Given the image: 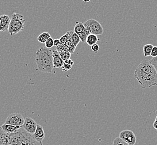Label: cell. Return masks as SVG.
I'll return each mask as SVG.
<instances>
[{
  "instance_id": "obj_6",
  "label": "cell",
  "mask_w": 157,
  "mask_h": 145,
  "mask_svg": "<svg viewBox=\"0 0 157 145\" xmlns=\"http://www.w3.org/2000/svg\"><path fill=\"white\" fill-rule=\"evenodd\" d=\"M25 119L22 115L19 113H14L10 114L6 120L5 123L15 126L22 127Z\"/></svg>"
},
{
  "instance_id": "obj_4",
  "label": "cell",
  "mask_w": 157,
  "mask_h": 145,
  "mask_svg": "<svg viewBox=\"0 0 157 145\" xmlns=\"http://www.w3.org/2000/svg\"><path fill=\"white\" fill-rule=\"evenodd\" d=\"M25 20L22 15L13 13L11 18L8 32L10 35H15L21 32L25 27Z\"/></svg>"
},
{
  "instance_id": "obj_9",
  "label": "cell",
  "mask_w": 157,
  "mask_h": 145,
  "mask_svg": "<svg viewBox=\"0 0 157 145\" xmlns=\"http://www.w3.org/2000/svg\"><path fill=\"white\" fill-rule=\"evenodd\" d=\"M22 127L26 132L33 135L37 128V124L33 118L28 117L25 118Z\"/></svg>"
},
{
  "instance_id": "obj_20",
  "label": "cell",
  "mask_w": 157,
  "mask_h": 145,
  "mask_svg": "<svg viewBox=\"0 0 157 145\" xmlns=\"http://www.w3.org/2000/svg\"><path fill=\"white\" fill-rule=\"evenodd\" d=\"M66 45L68 47L69 52H70L71 54H73V53L75 52V51L76 46H75V45H74V44L73 43L72 41L71 40V39L69 40V41H68L66 43Z\"/></svg>"
},
{
  "instance_id": "obj_11",
  "label": "cell",
  "mask_w": 157,
  "mask_h": 145,
  "mask_svg": "<svg viewBox=\"0 0 157 145\" xmlns=\"http://www.w3.org/2000/svg\"><path fill=\"white\" fill-rule=\"evenodd\" d=\"M53 62L54 68H62L64 64V60L60 56L58 51L57 50H53Z\"/></svg>"
},
{
  "instance_id": "obj_28",
  "label": "cell",
  "mask_w": 157,
  "mask_h": 145,
  "mask_svg": "<svg viewBox=\"0 0 157 145\" xmlns=\"http://www.w3.org/2000/svg\"><path fill=\"white\" fill-rule=\"evenodd\" d=\"M61 44H60V42L59 39H54V45L57 47L58 46H59Z\"/></svg>"
},
{
  "instance_id": "obj_26",
  "label": "cell",
  "mask_w": 157,
  "mask_h": 145,
  "mask_svg": "<svg viewBox=\"0 0 157 145\" xmlns=\"http://www.w3.org/2000/svg\"><path fill=\"white\" fill-rule=\"evenodd\" d=\"M151 56L153 58L157 57V46L153 47L152 51H151Z\"/></svg>"
},
{
  "instance_id": "obj_17",
  "label": "cell",
  "mask_w": 157,
  "mask_h": 145,
  "mask_svg": "<svg viewBox=\"0 0 157 145\" xmlns=\"http://www.w3.org/2000/svg\"><path fill=\"white\" fill-rule=\"evenodd\" d=\"M73 32V31L67 32L66 34H65L64 35H63L61 38H60L59 40L61 44H66L67 41H69V40L71 39V34Z\"/></svg>"
},
{
  "instance_id": "obj_31",
  "label": "cell",
  "mask_w": 157,
  "mask_h": 145,
  "mask_svg": "<svg viewBox=\"0 0 157 145\" xmlns=\"http://www.w3.org/2000/svg\"><path fill=\"white\" fill-rule=\"evenodd\" d=\"M155 113L157 114V110H156V111H155Z\"/></svg>"
},
{
  "instance_id": "obj_23",
  "label": "cell",
  "mask_w": 157,
  "mask_h": 145,
  "mask_svg": "<svg viewBox=\"0 0 157 145\" xmlns=\"http://www.w3.org/2000/svg\"><path fill=\"white\" fill-rule=\"evenodd\" d=\"M72 66L69 65V64H67L64 63L63 64V66L62 67V71L64 72H66L67 71H68L70 69H71Z\"/></svg>"
},
{
  "instance_id": "obj_16",
  "label": "cell",
  "mask_w": 157,
  "mask_h": 145,
  "mask_svg": "<svg viewBox=\"0 0 157 145\" xmlns=\"http://www.w3.org/2000/svg\"><path fill=\"white\" fill-rule=\"evenodd\" d=\"M153 47L154 46L151 44H147L144 46L143 53L145 57H148L151 56V53Z\"/></svg>"
},
{
  "instance_id": "obj_2",
  "label": "cell",
  "mask_w": 157,
  "mask_h": 145,
  "mask_svg": "<svg viewBox=\"0 0 157 145\" xmlns=\"http://www.w3.org/2000/svg\"><path fill=\"white\" fill-rule=\"evenodd\" d=\"M134 76L143 88L157 85V71L150 61L143 60L134 71Z\"/></svg>"
},
{
  "instance_id": "obj_30",
  "label": "cell",
  "mask_w": 157,
  "mask_h": 145,
  "mask_svg": "<svg viewBox=\"0 0 157 145\" xmlns=\"http://www.w3.org/2000/svg\"><path fill=\"white\" fill-rule=\"evenodd\" d=\"M155 121H157V117H156V118H155Z\"/></svg>"
},
{
  "instance_id": "obj_15",
  "label": "cell",
  "mask_w": 157,
  "mask_h": 145,
  "mask_svg": "<svg viewBox=\"0 0 157 145\" xmlns=\"http://www.w3.org/2000/svg\"><path fill=\"white\" fill-rule=\"evenodd\" d=\"M50 38H51L50 34L49 32H45L41 33L40 35H39L37 39L39 43H40L41 44H45V42L47 41L48 39Z\"/></svg>"
},
{
  "instance_id": "obj_10",
  "label": "cell",
  "mask_w": 157,
  "mask_h": 145,
  "mask_svg": "<svg viewBox=\"0 0 157 145\" xmlns=\"http://www.w3.org/2000/svg\"><path fill=\"white\" fill-rule=\"evenodd\" d=\"M11 19L7 15L0 16V32H7L9 30Z\"/></svg>"
},
{
  "instance_id": "obj_8",
  "label": "cell",
  "mask_w": 157,
  "mask_h": 145,
  "mask_svg": "<svg viewBox=\"0 0 157 145\" xmlns=\"http://www.w3.org/2000/svg\"><path fill=\"white\" fill-rule=\"evenodd\" d=\"M74 32L79 36L82 43H86V39L88 35H90L89 32H87L86 28H85L83 23L81 22H77L75 23L74 28Z\"/></svg>"
},
{
  "instance_id": "obj_27",
  "label": "cell",
  "mask_w": 157,
  "mask_h": 145,
  "mask_svg": "<svg viewBox=\"0 0 157 145\" xmlns=\"http://www.w3.org/2000/svg\"><path fill=\"white\" fill-rule=\"evenodd\" d=\"M64 61V63L69 64V65H72V66H73V65H74V64H75L74 61H73L72 60H71V59H67V60H65V61Z\"/></svg>"
},
{
  "instance_id": "obj_7",
  "label": "cell",
  "mask_w": 157,
  "mask_h": 145,
  "mask_svg": "<svg viewBox=\"0 0 157 145\" xmlns=\"http://www.w3.org/2000/svg\"><path fill=\"white\" fill-rule=\"evenodd\" d=\"M119 137L129 145H135L136 142V137L134 133L129 129L122 131L120 133Z\"/></svg>"
},
{
  "instance_id": "obj_25",
  "label": "cell",
  "mask_w": 157,
  "mask_h": 145,
  "mask_svg": "<svg viewBox=\"0 0 157 145\" xmlns=\"http://www.w3.org/2000/svg\"><path fill=\"white\" fill-rule=\"evenodd\" d=\"M151 63L152 64V65L154 66L155 69L157 71V57L155 58H153L151 60H150Z\"/></svg>"
},
{
  "instance_id": "obj_21",
  "label": "cell",
  "mask_w": 157,
  "mask_h": 145,
  "mask_svg": "<svg viewBox=\"0 0 157 145\" xmlns=\"http://www.w3.org/2000/svg\"><path fill=\"white\" fill-rule=\"evenodd\" d=\"M113 145H129L128 143L125 142L122 139H120L119 137H116L113 141Z\"/></svg>"
},
{
  "instance_id": "obj_29",
  "label": "cell",
  "mask_w": 157,
  "mask_h": 145,
  "mask_svg": "<svg viewBox=\"0 0 157 145\" xmlns=\"http://www.w3.org/2000/svg\"><path fill=\"white\" fill-rule=\"evenodd\" d=\"M153 126L154 127V128L157 130V121H155L154 123L153 124Z\"/></svg>"
},
{
  "instance_id": "obj_13",
  "label": "cell",
  "mask_w": 157,
  "mask_h": 145,
  "mask_svg": "<svg viewBox=\"0 0 157 145\" xmlns=\"http://www.w3.org/2000/svg\"><path fill=\"white\" fill-rule=\"evenodd\" d=\"M21 127L15 126L11 125H7L6 123H4L2 125L1 128H2L3 131L5 132L8 133H13L16 132L17 131H18Z\"/></svg>"
},
{
  "instance_id": "obj_22",
  "label": "cell",
  "mask_w": 157,
  "mask_h": 145,
  "mask_svg": "<svg viewBox=\"0 0 157 145\" xmlns=\"http://www.w3.org/2000/svg\"><path fill=\"white\" fill-rule=\"evenodd\" d=\"M45 47L48 48V49H50L54 45V40L53 38H49L47 40V41L45 42Z\"/></svg>"
},
{
  "instance_id": "obj_3",
  "label": "cell",
  "mask_w": 157,
  "mask_h": 145,
  "mask_svg": "<svg viewBox=\"0 0 157 145\" xmlns=\"http://www.w3.org/2000/svg\"><path fill=\"white\" fill-rule=\"evenodd\" d=\"M35 62L39 71L51 73L54 68L53 51L46 47H40L36 51Z\"/></svg>"
},
{
  "instance_id": "obj_24",
  "label": "cell",
  "mask_w": 157,
  "mask_h": 145,
  "mask_svg": "<svg viewBox=\"0 0 157 145\" xmlns=\"http://www.w3.org/2000/svg\"><path fill=\"white\" fill-rule=\"evenodd\" d=\"M91 47V50L94 53H98V51L100 50V46L98 44H95L92 45Z\"/></svg>"
},
{
  "instance_id": "obj_12",
  "label": "cell",
  "mask_w": 157,
  "mask_h": 145,
  "mask_svg": "<svg viewBox=\"0 0 157 145\" xmlns=\"http://www.w3.org/2000/svg\"><path fill=\"white\" fill-rule=\"evenodd\" d=\"M33 136L36 141H38L41 145H43L42 142L45 136L44 128L43 126H41L39 125H37V128H36V130L35 132L34 133V134H33Z\"/></svg>"
},
{
  "instance_id": "obj_5",
  "label": "cell",
  "mask_w": 157,
  "mask_h": 145,
  "mask_svg": "<svg viewBox=\"0 0 157 145\" xmlns=\"http://www.w3.org/2000/svg\"><path fill=\"white\" fill-rule=\"evenodd\" d=\"M85 28L90 34L101 35L104 33V28L100 23L94 19H90L83 23Z\"/></svg>"
},
{
  "instance_id": "obj_1",
  "label": "cell",
  "mask_w": 157,
  "mask_h": 145,
  "mask_svg": "<svg viewBox=\"0 0 157 145\" xmlns=\"http://www.w3.org/2000/svg\"><path fill=\"white\" fill-rule=\"evenodd\" d=\"M0 145H41L33 135L26 132L22 127L16 132L8 133L0 127Z\"/></svg>"
},
{
  "instance_id": "obj_14",
  "label": "cell",
  "mask_w": 157,
  "mask_h": 145,
  "mask_svg": "<svg viewBox=\"0 0 157 145\" xmlns=\"http://www.w3.org/2000/svg\"><path fill=\"white\" fill-rule=\"evenodd\" d=\"M98 41V38L97 35H94V34H90L86 39V43L89 46H91L93 45L97 44Z\"/></svg>"
},
{
  "instance_id": "obj_19",
  "label": "cell",
  "mask_w": 157,
  "mask_h": 145,
  "mask_svg": "<svg viewBox=\"0 0 157 145\" xmlns=\"http://www.w3.org/2000/svg\"><path fill=\"white\" fill-rule=\"evenodd\" d=\"M60 56L62 58V59L64 61L69 59L71 58V53H69V51H58Z\"/></svg>"
},
{
  "instance_id": "obj_18",
  "label": "cell",
  "mask_w": 157,
  "mask_h": 145,
  "mask_svg": "<svg viewBox=\"0 0 157 145\" xmlns=\"http://www.w3.org/2000/svg\"><path fill=\"white\" fill-rule=\"evenodd\" d=\"M71 40L72 41L73 43L75 45V46L77 47V46L79 44V43L81 41V39L79 38L78 35H77L75 32H73L72 34H71Z\"/></svg>"
}]
</instances>
